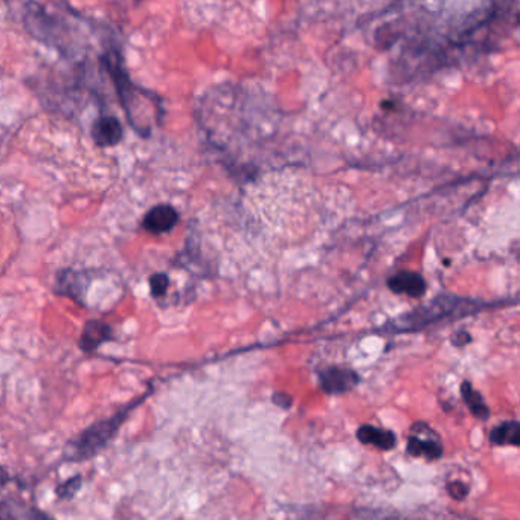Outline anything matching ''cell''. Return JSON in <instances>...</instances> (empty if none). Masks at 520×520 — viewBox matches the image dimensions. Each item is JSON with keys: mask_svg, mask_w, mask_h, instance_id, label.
<instances>
[{"mask_svg": "<svg viewBox=\"0 0 520 520\" xmlns=\"http://www.w3.org/2000/svg\"><path fill=\"white\" fill-rule=\"evenodd\" d=\"M462 397L474 415L482 420L488 418V408L486 406V403H483L481 394L474 391L469 383L462 384Z\"/></svg>", "mask_w": 520, "mask_h": 520, "instance_id": "obj_10", "label": "cell"}, {"mask_svg": "<svg viewBox=\"0 0 520 520\" xmlns=\"http://www.w3.org/2000/svg\"><path fill=\"white\" fill-rule=\"evenodd\" d=\"M447 491L450 493V496L453 499L462 500L465 496L469 495V487L465 486V483L460 482V481H455V482H450L449 486H447Z\"/></svg>", "mask_w": 520, "mask_h": 520, "instance_id": "obj_12", "label": "cell"}, {"mask_svg": "<svg viewBox=\"0 0 520 520\" xmlns=\"http://www.w3.org/2000/svg\"><path fill=\"white\" fill-rule=\"evenodd\" d=\"M122 125L113 116H103L95 121L92 127V138L100 147H113L122 141Z\"/></svg>", "mask_w": 520, "mask_h": 520, "instance_id": "obj_3", "label": "cell"}, {"mask_svg": "<svg viewBox=\"0 0 520 520\" xmlns=\"http://www.w3.org/2000/svg\"><path fill=\"white\" fill-rule=\"evenodd\" d=\"M389 289L394 293H405L410 298H421L426 292V281L423 276L414 272H400L388 281Z\"/></svg>", "mask_w": 520, "mask_h": 520, "instance_id": "obj_5", "label": "cell"}, {"mask_svg": "<svg viewBox=\"0 0 520 520\" xmlns=\"http://www.w3.org/2000/svg\"><path fill=\"white\" fill-rule=\"evenodd\" d=\"M178 221V215L173 206L159 204L150 209L143 219V228L151 234H164V232L171 230Z\"/></svg>", "mask_w": 520, "mask_h": 520, "instance_id": "obj_1", "label": "cell"}, {"mask_svg": "<svg viewBox=\"0 0 520 520\" xmlns=\"http://www.w3.org/2000/svg\"><path fill=\"white\" fill-rule=\"evenodd\" d=\"M357 438L363 444H374L383 450H391L397 443L396 436L389 430H382L368 424L357 430Z\"/></svg>", "mask_w": 520, "mask_h": 520, "instance_id": "obj_8", "label": "cell"}, {"mask_svg": "<svg viewBox=\"0 0 520 520\" xmlns=\"http://www.w3.org/2000/svg\"><path fill=\"white\" fill-rule=\"evenodd\" d=\"M119 421L121 418H118L116 421H105V423H101L98 424L95 427H92L89 432H86V435L82 438V444H79L78 450L79 453H82V456H89L92 455L98 447H100L101 444H104L107 439L110 438L113 430L119 426Z\"/></svg>", "mask_w": 520, "mask_h": 520, "instance_id": "obj_4", "label": "cell"}, {"mask_svg": "<svg viewBox=\"0 0 520 520\" xmlns=\"http://www.w3.org/2000/svg\"><path fill=\"white\" fill-rule=\"evenodd\" d=\"M168 276L164 275V273H156L151 276L150 280V287H151V293H153L155 296H162L165 294L167 289H168Z\"/></svg>", "mask_w": 520, "mask_h": 520, "instance_id": "obj_11", "label": "cell"}, {"mask_svg": "<svg viewBox=\"0 0 520 520\" xmlns=\"http://www.w3.org/2000/svg\"><path fill=\"white\" fill-rule=\"evenodd\" d=\"M110 337H112V328L109 325L103 324V322H98V320H91V322H87L84 327L82 340H79V346H82L84 353H92Z\"/></svg>", "mask_w": 520, "mask_h": 520, "instance_id": "obj_6", "label": "cell"}, {"mask_svg": "<svg viewBox=\"0 0 520 520\" xmlns=\"http://www.w3.org/2000/svg\"><path fill=\"white\" fill-rule=\"evenodd\" d=\"M519 435H520V427L519 423L516 421H508V423H504L498 426L496 429H493L491 432V443H495L498 446H519Z\"/></svg>", "mask_w": 520, "mask_h": 520, "instance_id": "obj_9", "label": "cell"}, {"mask_svg": "<svg viewBox=\"0 0 520 520\" xmlns=\"http://www.w3.org/2000/svg\"><path fill=\"white\" fill-rule=\"evenodd\" d=\"M470 340H472V337H470V334H469V333H458V334H455V337H453V342H455L456 345L469 344Z\"/></svg>", "mask_w": 520, "mask_h": 520, "instance_id": "obj_13", "label": "cell"}, {"mask_svg": "<svg viewBox=\"0 0 520 520\" xmlns=\"http://www.w3.org/2000/svg\"><path fill=\"white\" fill-rule=\"evenodd\" d=\"M436 434L430 432L429 436H418L417 434L409 438L408 452L414 456H426L429 460H436L443 453V447L439 444Z\"/></svg>", "mask_w": 520, "mask_h": 520, "instance_id": "obj_7", "label": "cell"}, {"mask_svg": "<svg viewBox=\"0 0 520 520\" xmlns=\"http://www.w3.org/2000/svg\"><path fill=\"white\" fill-rule=\"evenodd\" d=\"M357 383V374L344 368H328L320 374V384L328 394H342L354 388Z\"/></svg>", "mask_w": 520, "mask_h": 520, "instance_id": "obj_2", "label": "cell"}]
</instances>
